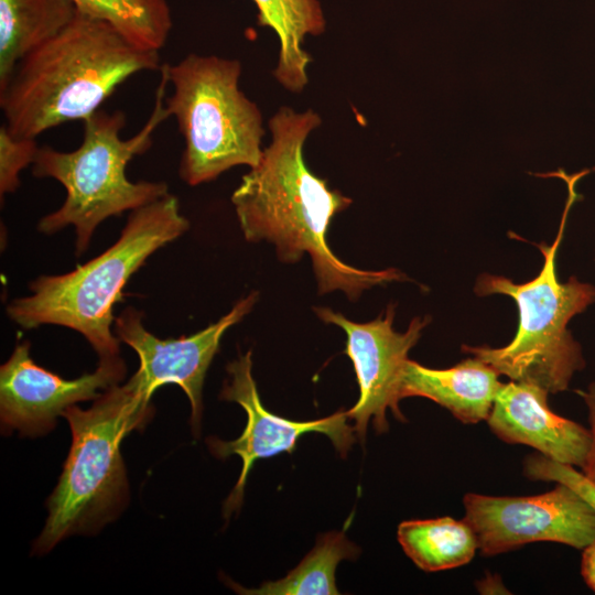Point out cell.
<instances>
[{"instance_id": "2", "label": "cell", "mask_w": 595, "mask_h": 595, "mask_svg": "<svg viewBox=\"0 0 595 595\" xmlns=\"http://www.w3.org/2000/svg\"><path fill=\"white\" fill-rule=\"evenodd\" d=\"M158 51L131 43L112 24L77 11L56 35L29 53L0 90L8 131L35 139L85 120L129 77L159 68Z\"/></svg>"}, {"instance_id": "11", "label": "cell", "mask_w": 595, "mask_h": 595, "mask_svg": "<svg viewBox=\"0 0 595 595\" xmlns=\"http://www.w3.org/2000/svg\"><path fill=\"white\" fill-rule=\"evenodd\" d=\"M228 379L219 398L241 405L247 414L246 428L232 441L208 440L210 452L218 458L237 455L242 461L238 480L225 501L224 516L229 517L241 506L248 474L258 459L280 453H292L298 440L306 433L327 435L343 455L355 441L354 428L347 424L348 414L340 410L329 416L313 421H292L267 411L260 400L252 377L251 351L240 355L227 366Z\"/></svg>"}, {"instance_id": "7", "label": "cell", "mask_w": 595, "mask_h": 595, "mask_svg": "<svg viewBox=\"0 0 595 595\" xmlns=\"http://www.w3.org/2000/svg\"><path fill=\"white\" fill-rule=\"evenodd\" d=\"M165 67L173 86L165 109L185 140L180 177L195 186L232 166H256L266 131L258 106L238 87L240 62L188 54Z\"/></svg>"}, {"instance_id": "17", "label": "cell", "mask_w": 595, "mask_h": 595, "mask_svg": "<svg viewBox=\"0 0 595 595\" xmlns=\"http://www.w3.org/2000/svg\"><path fill=\"white\" fill-rule=\"evenodd\" d=\"M397 537L404 553L426 572L462 566L478 549L470 526L464 519L458 521L451 517L403 521Z\"/></svg>"}, {"instance_id": "21", "label": "cell", "mask_w": 595, "mask_h": 595, "mask_svg": "<svg viewBox=\"0 0 595 595\" xmlns=\"http://www.w3.org/2000/svg\"><path fill=\"white\" fill-rule=\"evenodd\" d=\"M523 472L531 479L555 482L571 487L595 510V483L573 466L537 453L526 458Z\"/></svg>"}, {"instance_id": "19", "label": "cell", "mask_w": 595, "mask_h": 595, "mask_svg": "<svg viewBox=\"0 0 595 595\" xmlns=\"http://www.w3.org/2000/svg\"><path fill=\"white\" fill-rule=\"evenodd\" d=\"M77 11L107 21L134 45L160 51L173 20L166 0H68Z\"/></svg>"}, {"instance_id": "3", "label": "cell", "mask_w": 595, "mask_h": 595, "mask_svg": "<svg viewBox=\"0 0 595 595\" xmlns=\"http://www.w3.org/2000/svg\"><path fill=\"white\" fill-rule=\"evenodd\" d=\"M190 227L178 199L163 197L131 210L118 240L96 258L58 275H41L31 294L12 300L6 311L23 328L52 324L80 333L99 359L119 356L120 340L111 332L113 305L131 275L158 249Z\"/></svg>"}, {"instance_id": "15", "label": "cell", "mask_w": 595, "mask_h": 595, "mask_svg": "<svg viewBox=\"0 0 595 595\" xmlns=\"http://www.w3.org/2000/svg\"><path fill=\"white\" fill-rule=\"evenodd\" d=\"M258 23L272 29L280 43L273 75L291 93H301L309 83L311 55L303 48L307 35L325 31L326 20L318 0H253Z\"/></svg>"}, {"instance_id": "5", "label": "cell", "mask_w": 595, "mask_h": 595, "mask_svg": "<svg viewBox=\"0 0 595 595\" xmlns=\"http://www.w3.org/2000/svg\"><path fill=\"white\" fill-rule=\"evenodd\" d=\"M155 106L145 126L132 138L123 140L120 132L126 116L117 110H97L83 120V141L71 152L41 147L33 162L36 177H52L66 191L63 205L42 217L37 229L52 235L67 226L76 232V255L88 247L97 226L110 216L134 210L169 193L166 183L131 182L126 175L128 163L152 144V133L169 116L163 96L169 83L165 64Z\"/></svg>"}, {"instance_id": "18", "label": "cell", "mask_w": 595, "mask_h": 595, "mask_svg": "<svg viewBox=\"0 0 595 595\" xmlns=\"http://www.w3.org/2000/svg\"><path fill=\"white\" fill-rule=\"evenodd\" d=\"M359 549L344 532L332 531L317 540L315 548L286 576L247 589L231 583L238 593L250 595H336L335 571L345 559H355Z\"/></svg>"}, {"instance_id": "6", "label": "cell", "mask_w": 595, "mask_h": 595, "mask_svg": "<svg viewBox=\"0 0 595 595\" xmlns=\"http://www.w3.org/2000/svg\"><path fill=\"white\" fill-rule=\"evenodd\" d=\"M88 409L68 407L63 416L72 445L47 500L48 516L33 554L50 552L74 533L93 532L115 519L128 499L120 445L151 419L153 408L128 381L104 391Z\"/></svg>"}, {"instance_id": "13", "label": "cell", "mask_w": 595, "mask_h": 595, "mask_svg": "<svg viewBox=\"0 0 595 595\" xmlns=\"http://www.w3.org/2000/svg\"><path fill=\"white\" fill-rule=\"evenodd\" d=\"M548 393L531 383H502L487 418L488 425L507 443L526 444L550 459L583 468L591 431L551 411Z\"/></svg>"}, {"instance_id": "20", "label": "cell", "mask_w": 595, "mask_h": 595, "mask_svg": "<svg viewBox=\"0 0 595 595\" xmlns=\"http://www.w3.org/2000/svg\"><path fill=\"white\" fill-rule=\"evenodd\" d=\"M40 147L35 139L17 138L3 125L0 128V195L13 193L20 185L19 174L33 164Z\"/></svg>"}, {"instance_id": "16", "label": "cell", "mask_w": 595, "mask_h": 595, "mask_svg": "<svg viewBox=\"0 0 595 595\" xmlns=\"http://www.w3.org/2000/svg\"><path fill=\"white\" fill-rule=\"evenodd\" d=\"M68 0H0V90L18 64L76 15Z\"/></svg>"}, {"instance_id": "22", "label": "cell", "mask_w": 595, "mask_h": 595, "mask_svg": "<svg viewBox=\"0 0 595 595\" xmlns=\"http://www.w3.org/2000/svg\"><path fill=\"white\" fill-rule=\"evenodd\" d=\"M575 392L586 404L591 431V446L582 470L588 479L595 483V381L589 383L586 390L577 389Z\"/></svg>"}, {"instance_id": "12", "label": "cell", "mask_w": 595, "mask_h": 595, "mask_svg": "<svg viewBox=\"0 0 595 595\" xmlns=\"http://www.w3.org/2000/svg\"><path fill=\"white\" fill-rule=\"evenodd\" d=\"M28 340L15 345L0 369V419L2 432L37 436L50 432L56 418L77 402L95 400L126 375L123 360L99 359L94 372L65 379L36 365Z\"/></svg>"}, {"instance_id": "4", "label": "cell", "mask_w": 595, "mask_h": 595, "mask_svg": "<svg viewBox=\"0 0 595 595\" xmlns=\"http://www.w3.org/2000/svg\"><path fill=\"white\" fill-rule=\"evenodd\" d=\"M592 170L567 174L563 169L538 173V177H559L567 185V198L555 240L538 244L544 261L531 281L516 284L501 275L483 273L474 291L479 296L505 294L512 298L519 311L515 338L505 347L466 346L462 349L513 381L531 383L556 393L567 389L573 375L585 366L581 345L567 329L569 321L595 302V286L575 277L560 282L556 275V252L563 238L569 212L582 198L577 181Z\"/></svg>"}, {"instance_id": "23", "label": "cell", "mask_w": 595, "mask_h": 595, "mask_svg": "<svg viewBox=\"0 0 595 595\" xmlns=\"http://www.w3.org/2000/svg\"><path fill=\"white\" fill-rule=\"evenodd\" d=\"M581 573L588 587L595 592V541L583 549Z\"/></svg>"}, {"instance_id": "10", "label": "cell", "mask_w": 595, "mask_h": 595, "mask_svg": "<svg viewBox=\"0 0 595 595\" xmlns=\"http://www.w3.org/2000/svg\"><path fill=\"white\" fill-rule=\"evenodd\" d=\"M326 324H335L347 336L345 354L353 363L359 398L347 411L354 421V431L364 439L368 422L381 433L388 430L387 409L404 421L399 410V390L409 350L418 343L430 318L414 317L405 332L393 329L394 306L389 305L383 315L367 323H356L328 307H314Z\"/></svg>"}, {"instance_id": "9", "label": "cell", "mask_w": 595, "mask_h": 595, "mask_svg": "<svg viewBox=\"0 0 595 595\" xmlns=\"http://www.w3.org/2000/svg\"><path fill=\"white\" fill-rule=\"evenodd\" d=\"M258 293L240 299L229 313L204 329L180 338L161 339L142 324V313L132 306L115 317V335L139 357V368L129 379L148 400L162 386L174 383L191 403V425L199 431L203 410L202 390L208 367L217 354L225 332L253 307Z\"/></svg>"}, {"instance_id": "14", "label": "cell", "mask_w": 595, "mask_h": 595, "mask_svg": "<svg viewBox=\"0 0 595 595\" xmlns=\"http://www.w3.org/2000/svg\"><path fill=\"white\" fill-rule=\"evenodd\" d=\"M499 372L477 357L447 369H432L408 359L399 397L428 398L466 424L487 420L502 383Z\"/></svg>"}, {"instance_id": "1", "label": "cell", "mask_w": 595, "mask_h": 595, "mask_svg": "<svg viewBox=\"0 0 595 595\" xmlns=\"http://www.w3.org/2000/svg\"><path fill=\"white\" fill-rule=\"evenodd\" d=\"M322 123L313 110L296 112L280 108L269 120L271 142L259 163L241 178L231 203L241 231L248 241L268 240L278 258L298 262L304 253L312 260L318 293L343 291L356 300L375 285L400 281L396 269L365 271L339 260L329 249L326 234L334 216L351 199L331 190L304 160V144Z\"/></svg>"}, {"instance_id": "8", "label": "cell", "mask_w": 595, "mask_h": 595, "mask_svg": "<svg viewBox=\"0 0 595 595\" xmlns=\"http://www.w3.org/2000/svg\"><path fill=\"white\" fill-rule=\"evenodd\" d=\"M528 497L464 496V520L484 555H496L536 541L583 550L595 541V510L571 487Z\"/></svg>"}]
</instances>
